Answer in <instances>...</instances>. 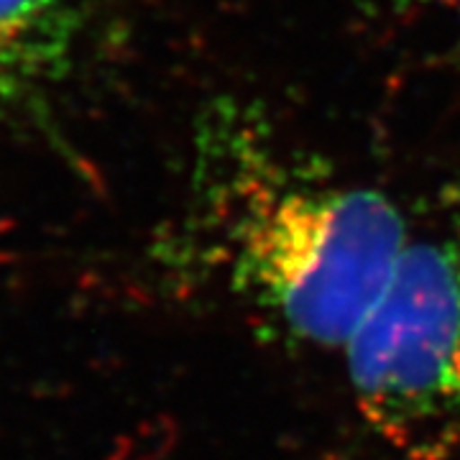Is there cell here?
<instances>
[{
    "instance_id": "1",
    "label": "cell",
    "mask_w": 460,
    "mask_h": 460,
    "mask_svg": "<svg viewBox=\"0 0 460 460\" xmlns=\"http://www.w3.org/2000/svg\"><path fill=\"white\" fill-rule=\"evenodd\" d=\"M198 263L292 345L341 350L374 310L411 223L384 192L292 156L241 102L199 120Z\"/></svg>"
},
{
    "instance_id": "2",
    "label": "cell",
    "mask_w": 460,
    "mask_h": 460,
    "mask_svg": "<svg viewBox=\"0 0 460 460\" xmlns=\"http://www.w3.org/2000/svg\"><path fill=\"white\" fill-rule=\"evenodd\" d=\"M368 429L410 458L460 445V184L411 226L374 310L345 348Z\"/></svg>"
},
{
    "instance_id": "3",
    "label": "cell",
    "mask_w": 460,
    "mask_h": 460,
    "mask_svg": "<svg viewBox=\"0 0 460 460\" xmlns=\"http://www.w3.org/2000/svg\"><path fill=\"white\" fill-rule=\"evenodd\" d=\"M69 39V0H0V102L21 95Z\"/></svg>"
},
{
    "instance_id": "4",
    "label": "cell",
    "mask_w": 460,
    "mask_h": 460,
    "mask_svg": "<svg viewBox=\"0 0 460 460\" xmlns=\"http://www.w3.org/2000/svg\"><path fill=\"white\" fill-rule=\"evenodd\" d=\"M414 3H422V5H429L435 11H443L450 18L460 21V0H414Z\"/></svg>"
}]
</instances>
